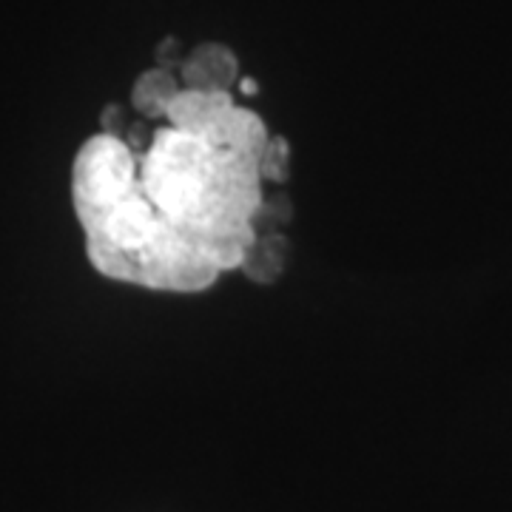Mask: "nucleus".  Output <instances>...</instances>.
<instances>
[{
	"label": "nucleus",
	"instance_id": "nucleus-1",
	"mask_svg": "<svg viewBox=\"0 0 512 512\" xmlns=\"http://www.w3.org/2000/svg\"><path fill=\"white\" fill-rule=\"evenodd\" d=\"M259 160L256 148L163 126L154 128L151 146L137 157V180L154 217L225 274L242 268L256 242Z\"/></svg>",
	"mask_w": 512,
	"mask_h": 512
},
{
	"label": "nucleus",
	"instance_id": "nucleus-4",
	"mask_svg": "<svg viewBox=\"0 0 512 512\" xmlns=\"http://www.w3.org/2000/svg\"><path fill=\"white\" fill-rule=\"evenodd\" d=\"M180 92H183V83L174 77V72L157 66V69H148L137 77V83L131 89V103L146 120H160L168 114V106Z\"/></svg>",
	"mask_w": 512,
	"mask_h": 512
},
{
	"label": "nucleus",
	"instance_id": "nucleus-9",
	"mask_svg": "<svg viewBox=\"0 0 512 512\" xmlns=\"http://www.w3.org/2000/svg\"><path fill=\"white\" fill-rule=\"evenodd\" d=\"M239 89H242V94L259 92V89H256V80H251V77H242V80H239Z\"/></svg>",
	"mask_w": 512,
	"mask_h": 512
},
{
	"label": "nucleus",
	"instance_id": "nucleus-7",
	"mask_svg": "<svg viewBox=\"0 0 512 512\" xmlns=\"http://www.w3.org/2000/svg\"><path fill=\"white\" fill-rule=\"evenodd\" d=\"M157 60H160V69H174V66H183L185 57L180 55V43L174 37H165L163 43L157 46Z\"/></svg>",
	"mask_w": 512,
	"mask_h": 512
},
{
	"label": "nucleus",
	"instance_id": "nucleus-6",
	"mask_svg": "<svg viewBox=\"0 0 512 512\" xmlns=\"http://www.w3.org/2000/svg\"><path fill=\"white\" fill-rule=\"evenodd\" d=\"M288 168H291V146H288V140L285 137H271L265 151H262V160H259L262 180L285 183L288 180Z\"/></svg>",
	"mask_w": 512,
	"mask_h": 512
},
{
	"label": "nucleus",
	"instance_id": "nucleus-3",
	"mask_svg": "<svg viewBox=\"0 0 512 512\" xmlns=\"http://www.w3.org/2000/svg\"><path fill=\"white\" fill-rule=\"evenodd\" d=\"M237 74V55L222 43H202L180 66L183 89L191 92H228Z\"/></svg>",
	"mask_w": 512,
	"mask_h": 512
},
{
	"label": "nucleus",
	"instance_id": "nucleus-8",
	"mask_svg": "<svg viewBox=\"0 0 512 512\" xmlns=\"http://www.w3.org/2000/svg\"><path fill=\"white\" fill-rule=\"evenodd\" d=\"M103 134H111V137H120L123 140V109L120 106H109L103 111Z\"/></svg>",
	"mask_w": 512,
	"mask_h": 512
},
{
	"label": "nucleus",
	"instance_id": "nucleus-5",
	"mask_svg": "<svg viewBox=\"0 0 512 512\" xmlns=\"http://www.w3.org/2000/svg\"><path fill=\"white\" fill-rule=\"evenodd\" d=\"M285 256H288V239L282 234H268V237L256 234V242L242 259V271L256 282H274L285 268Z\"/></svg>",
	"mask_w": 512,
	"mask_h": 512
},
{
	"label": "nucleus",
	"instance_id": "nucleus-2",
	"mask_svg": "<svg viewBox=\"0 0 512 512\" xmlns=\"http://www.w3.org/2000/svg\"><path fill=\"white\" fill-rule=\"evenodd\" d=\"M72 202L94 271L151 291L197 293L222 274L148 208L137 157L111 134L86 140L72 165Z\"/></svg>",
	"mask_w": 512,
	"mask_h": 512
}]
</instances>
